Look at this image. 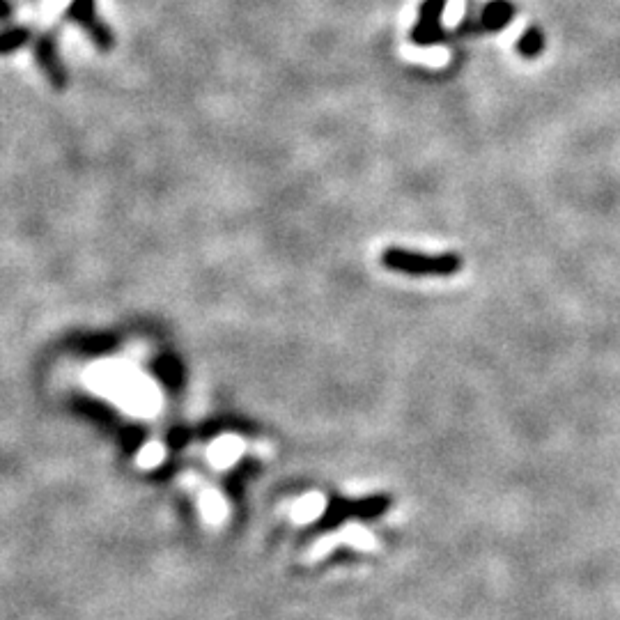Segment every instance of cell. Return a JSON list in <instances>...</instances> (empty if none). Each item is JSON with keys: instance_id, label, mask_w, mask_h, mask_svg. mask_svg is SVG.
Listing matches in <instances>:
<instances>
[{"instance_id": "cell-5", "label": "cell", "mask_w": 620, "mask_h": 620, "mask_svg": "<svg viewBox=\"0 0 620 620\" xmlns=\"http://www.w3.org/2000/svg\"><path fill=\"white\" fill-rule=\"evenodd\" d=\"M33 40V30L26 26H10L0 30V56H10V53L23 49Z\"/></svg>"}, {"instance_id": "cell-2", "label": "cell", "mask_w": 620, "mask_h": 620, "mask_svg": "<svg viewBox=\"0 0 620 620\" xmlns=\"http://www.w3.org/2000/svg\"><path fill=\"white\" fill-rule=\"evenodd\" d=\"M446 0H423L418 7V23L409 30V40L416 46H434L446 44L451 35L441 26V14H444Z\"/></svg>"}, {"instance_id": "cell-4", "label": "cell", "mask_w": 620, "mask_h": 620, "mask_svg": "<svg viewBox=\"0 0 620 620\" xmlns=\"http://www.w3.org/2000/svg\"><path fill=\"white\" fill-rule=\"evenodd\" d=\"M517 14V7L513 0H490L483 7L478 17V30H485V33H499V30L508 28L513 23Z\"/></svg>"}, {"instance_id": "cell-7", "label": "cell", "mask_w": 620, "mask_h": 620, "mask_svg": "<svg viewBox=\"0 0 620 620\" xmlns=\"http://www.w3.org/2000/svg\"><path fill=\"white\" fill-rule=\"evenodd\" d=\"M12 17H14V7L10 0H0V23L12 21Z\"/></svg>"}, {"instance_id": "cell-3", "label": "cell", "mask_w": 620, "mask_h": 620, "mask_svg": "<svg viewBox=\"0 0 620 620\" xmlns=\"http://www.w3.org/2000/svg\"><path fill=\"white\" fill-rule=\"evenodd\" d=\"M35 62L37 67L42 69V74L46 76L56 90H65L69 85V74L65 62L60 60L56 35L53 33H42L35 40Z\"/></svg>"}, {"instance_id": "cell-1", "label": "cell", "mask_w": 620, "mask_h": 620, "mask_svg": "<svg viewBox=\"0 0 620 620\" xmlns=\"http://www.w3.org/2000/svg\"><path fill=\"white\" fill-rule=\"evenodd\" d=\"M65 21L76 23L88 33L90 42L97 46L99 51H111L115 46V35L106 23L99 19L95 0H72L65 12Z\"/></svg>"}, {"instance_id": "cell-6", "label": "cell", "mask_w": 620, "mask_h": 620, "mask_svg": "<svg viewBox=\"0 0 620 620\" xmlns=\"http://www.w3.org/2000/svg\"><path fill=\"white\" fill-rule=\"evenodd\" d=\"M545 33L538 26H529L517 40V53L526 60H536L545 51Z\"/></svg>"}]
</instances>
